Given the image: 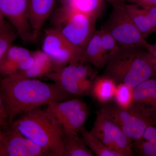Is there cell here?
<instances>
[{
  "label": "cell",
  "instance_id": "8fae6325",
  "mask_svg": "<svg viewBox=\"0 0 156 156\" xmlns=\"http://www.w3.org/2000/svg\"><path fill=\"white\" fill-rule=\"evenodd\" d=\"M28 0H0V11L23 41H34L28 19Z\"/></svg>",
  "mask_w": 156,
  "mask_h": 156
},
{
  "label": "cell",
  "instance_id": "277c9868",
  "mask_svg": "<svg viewBox=\"0 0 156 156\" xmlns=\"http://www.w3.org/2000/svg\"><path fill=\"white\" fill-rule=\"evenodd\" d=\"M53 27L82 56L95 32L97 18L80 11L61 6L51 14ZM82 61V60H81Z\"/></svg>",
  "mask_w": 156,
  "mask_h": 156
},
{
  "label": "cell",
  "instance_id": "4316f807",
  "mask_svg": "<svg viewBox=\"0 0 156 156\" xmlns=\"http://www.w3.org/2000/svg\"><path fill=\"white\" fill-rule=\"evenodd\" d=\"M2 78L0 76V126L3 127H7L9 124L8 114L5 103L2 95L1 91V83H2Z\"/></svg>",
  "mask_w": 156,
  "mask_h": 156
},
{
  "label": "cell",
  "instance_id": "6da1fadb",
  "mask_svg": "<svg viewBox=\"0 0 156 156\" xmlns=\"http://www.w3.org/2000/svg\"><path fill=\"white\" fill-rule=\"evenodd\" d=\"M1 91L10 125L20 114L53 101L67 100L72 96L55 83L26 77L19 73L2 78Z\"/></svg>",
  "mask_w": 156,
  "mask_h": 156
},
{
  "label": "cell",
  "instance_id": "9c48e42d",
  "mask_svg": "<svg viewBox=\"0 0 156 156\" xmlns=\"http://www.w3.org/2000/svg\"><path fill=\"white\" fill-rule=\"evenodd\" d=\"M95 137L121 156H133L132 142L121 128L111 120L98 112L94 125L90 131Z\"/></svg>",
  "mask_w": 156,
  "mask_h": 156
},
{
  "label": "cell",
  "instance_id": "7402d4cb",
  "mask_svg": "<svg viewBox=\"0 0 156 156\" xmlns=\"http://www.w3.org/2000/svg\"><path fill=\"white\" fill-rule=\"evenodd\" d=\"M85 143L93 154L98 156H121L116 152L109 148L106 145L95 137L90 131L84 128L80 132Z\"/></svg>",
  "mask_w": 156,
  "mask_h": 156
},
{
  "label": "cell",
  "instance_id": "9a60e30c",
  "mask_svg": "<svg viewBox=\"0 0 156 156\" xmlns=\"http://www.w3.org/2000/svg\"><path fill=\"white\" fill-rule=\"evenodd\" d=\"M47 105L46 110L59 125L75 112L87 107V104L77 99L53 101Z\"/></svg>",
  "mask_w": 156,
  "mask_h": 156
},
{
  "label": "cell",
  "instance_id": "2e32d148",
  "mask_svg": "<svg viewBox=\"0 0 156 156\" xmlns=\"http://www.w3.org/2000/svg\"><path fill=\"white\" fill-rule=\"evenodd\" d=\"M117 83L112 78L102 75L94 80L90 95L102 105L110 103L114 98Z\"/></svg>",
  "mask_w": 156,
  "mask_h": 156
},
{
  "label": "cell",
  "instance_id": "4dcf8cb0",
  "mask_svg": "<svg viewBox=\"0 0 156 156\" xmlns=\"http://www.w3.org/2000/svg\"><path fill=\"white\" fill-rule=\"evenodd\" d=\"M5 19L4 15L0 11V32L8 31L14 28L10 23L7 22Z\"/></svg>",
  "mask_w": 156,
  "mask_h": 156
},
{
  "label": "cell",
  "instance_id": "3957f363",
  "mask_svg": "<svg viewBox=\"0 0 156 156\" xmlns=\"http://www.w3.org/2000/svg\"><path fill=\"white\" fill-rule=\"evenodd\" d=\"M11 125L25 137L53 154L63 156L62 128L46 109L39 108L27 112Z\"/></svg>",
  "mask_w": 156,
  "mask_h": 156
},
{
  "label": "cell",
  "instance_id": "ac0fdd59",
  "mask_svg": "<svg viewBox=\"0 0 156 156\" xmlns=\"http://www.w3.org/2000/svg\"><path fill=\"white\" fill-rule=\"evenodd\" d=\"M101 29L95 31L84 51L82 63H89L98 68L105 67L107 63L101 48Z\"/></svg>",
  "mask_w": 156,
  "mask_h": 156
},
{
  "label": "cell",
  "instance_id": "cb8c5ba5",
  "mask_svg": "<svg viewBox=\"0 0 156 156\" xmlns=\"http://www.w3.org/2000/svg\"><path fill=\"white\" fill-rule=\"evenodd\" d=\"M101 30V48L104 57L107 63L112 56L119 50V44L115 38L106 29L103 28Z\"/></svg>",
  "mask_w": 156,
  "mask_h": 156
},
{
  "label": "cell",
  "instance_id": "f546056e",
  "mask_svg": "<svg viewBox=\"0 0 156 156\" xmlns=\"http://www.w3.org/2000/svg\"><path fill=\"white\" fill-rule=\"evenodd\" d=\"M143 138L156 144V127L153 126L148 127L144 134Z\"/></svg>",
  "mask_w": 156,
  "mask_h": 156
},
{
  "label": "cell",
  "instance_id": "52a82bcc",
  "mask_svg": "<svg viewBox=\"0 0 156 156\" xmlns=\"http://www.w3.org/2000/svg\"><path fill=\"white\" fill-rule=\"evenodd\" d=\"M100 112L121 128L131 142L143 138L146 129L155 126L156 120L145 116L134 108H123L115 105H103Z\"/></svg>",
  "mask_w": 156,
  "mask_h": 156
},
{
  "label": "cell",
  "instance_id": "603a6c76",
  "mask_svg": "<svg viewBox=\"0 0 156 156\" xmlns=\"http://www.w3.org/2000/svg\"><path fill=\"white\" fill-rule=\"evenodd\" d=\"M134 88L122 83L117 84L114 98L115 104L123 108L132 107L134 102Z\"/></svg>",
  "mask_w": 156,
  "mask_h": 156
},
{
  "label": "cell",
  "instance_id": "5bb4252c",
  "mask_svg": "<svg viewBox=\"0 0 156 156\" xmlns=\"http://www.w3.org/2000/svg\"><path fill=\"white\" fill-rule=\"evenodd\" d=\"M56 0H28V19L34 41L39 37L44 24L53 13Z\"/></svg>",
  "mask_w": 156,
  "mask_h": 156
},
{
  "label": "cell",
  "instance_id": "ffe728a7",
  "mask_svg": "<svg viewBox=\"0 0 156 156\" xmlns=\"http://www.w3.org/2000/svg\"><path fill=\"white\" fill-rule=\"evenodd\" d=\"M105 0H61L62 6L80 11L96 17H100Z\"/></svg>",
  "mask_w": 156,
  "mask_h": 156
},
{
  "label": "cell",
  "instance_id": "4fadbf2b",
  "mask_svg": "<svg viewBox=\"0 0 156 156\" xmlns=\"http://www.w3.org/2000/svg\"><path fill=\"white\" fill-rule=\"evenodd\" d=\"M34 62L31 51L13 45L0 62V75L5 77L26 71L32 66Z\"/></svg>",
  "mask_w": 156,
  "mask_h": 156
},
{
  "label": "cell",
  "instance_id": "d6986e66",
  "mask_svg": "<svg viewBox=\"0 0 156 156\" xmlns=\"http://www.w3.org/2000/svg\"><path fill=\"white\" fill-rule=\"evenodd\" d=\"M34 62L29 69L17 72L26 77L36 78L45 76L46 75L53 71V65L49 56L42 50L31 51Z\"/></svg>",
  "mask_w": 156,
  "mask_h": 156
},
{
  "label": "cell",
  "instance_id": "44dd1931",
  "mask_svg": "<svg viewBox=\"0 0 156 156\" xmlns=\"http://www.w3.org/2000/svg\"><path fill=\"white\" fill-rule=\"evenodd\" d=\"M125 7L132 22L145 38L154 32L142 7L136 4L127 3Z\"/></svg>",
  "mask_w": 156,
  "mask_h": 156
},
{
  "label": "cell",
  "instance_id": "e0dca14e",
  "mask_svg": "<svg viewBox=\"0 0 156 156\" xmlns=\"http://www.w3.org/2000/svg\"><path fill=\"white\" fill-rule=\"evenodd\" d=\"M76 131L62 128L64 153L63 156H93L94 154L88 148L83 137Z\"/></svg>",
  "mask_w": 156,
  "mask_h": 156
},
{
  "label": "cell",
  "instance_id": "f1b7e54d",
  "mask_svg": "<svg viewBox=\"0 0 156 156\" xmlns=\"http://www.w3.org/2000/svg\"><path fill=\"white\" fill-rule=\"evenodd\" d=\"M127 4H134L141 7H156V0H122Z\"/></svg>",
  "mask_w": 156,
  "mask_h": 156
},
{
  "label": "cell",
  "instance_id": "5b68a950",
  "mask_svg": "<svg viewBox=\"0 0 156 156\" xmlns=\"http://www.w3.org/2000/svg\"><path fill=\"white\" fill-rule=\"evenodd\" d=\"M106 1L112 5L113 10L104 28L120 46L143 47L152 53L153 46L146 41L134 25L126 11V3L122 0Z\"/></svg>",
  "mask_w": 156,
  "mask_h": 156
},
{
  "label": "cell",
  "instance_id": "1f68e13d",
  "mask_svg": "<svg viewBox=\"0 0 156 156\" xmlns=\"http://www.w3.org/2000/svg\"><path fill=\"white\" fill-rule=\"evenodd\" d=\"M3 132L0 131V156H2V143Z\"/></svg>",
  "mask_w": 156,
  "mask_h": 156
},
{
  "label": "cell",
  "instance_id": "484cf974",
  "mask_svg": "<svg viewBox=\"0 0 156 156\" xmlns=\"http://www.w3.org/2000/svg\"><path fill=\"white\" fill-rule=\"evenodd\" d=\"M132 147L134 151L142 156H156V144L154 143L142 139L132 142Z\"/></svg>",
  "mask_w": 156,
  "mask_h": 156
},
{
  "label": "cell",
  "instance_id": "d4e9b609",
  "mask_svg": "<svg viewBox=\"0 0 156 156\" xmlns=\"http://www.w3.org/2000/svg\"><path fill=\"white\" fill-rule=\"evenodd\" d=\"M18 37V34L14 28L8 31L0 32V62Z\"/></svg>",
  "mask_w": 156,
  "mask_h": 156
},
{
  "label": "cell",
  "instance_id": "83f0119b",
  "mask_svg": "<svg viewBox=\"0 0 156 156\" xmlns=\"http://www.w3.org/2000/svg\"><path fill=\"white\" fill-rule=\"evenodd\" d=\"M150 22L154 32L156 31V7H142Z\"/></svg>",
  "mask_w": 156,
  "mask_h": 156
},
{
  "label": "cell",
  "instance_id": "8992f818",
  "mask_svg": "<svg viewBox=\"0 0 156 156\" xmlns=\"http://www.w3.org/2000/svg\"><path fill=\"white\" fill-rule=\"evenodd\" d=\"M44 77L53 81L72 96L89 95L97 77V72L84 63L72 64Z\"/></svg>",
  "mask_w": 156,
  "mask_h": 156
},
{
  "label": "cell",
  "instance_id": "ba28073f",
  "mask_svg": "<svg viewBox=\"0 0 156 156\" xmlns=\"http://www.w3.org/2000/svg\"><path fill=\"white\" fill-rule=\"evenodd\" d=\"M41 50L51 59L53 71L61 69L68 64L82 63L81 54L55 27L45 30Z\"/></svg>",
  "mask_w": 156,
  "mask_h": 156
},
{
  "label": "cell",
  "instance_id": "7c38bea8",
  "mask_svg": "<svg viewBox=\"0 0 156 156\" xmlns=\"http://www.w3.org/2000/svg\"><path fill=\"white\" fill-rule=\"evenodd\" d=\"M132 108L156 120V77L143 82L134 89Z\"/></svg>",
  "mask_w": 156,
  "mask_h": 156
},
{
  "label": "cell",
  "instance_id": "d6a6232c",
  "mask_svg": "<svg viewBox=\"0 0 156 156\" xmlns=\"http://www.w3.org/2000/svg\"><path fill=\"white\" fill-rule=\"evenodd\" d=\"M153 52L151 54L153 55L154 57L156 60V44L155 45H153Z\"/></svg>",
  "mask_w": 156,
  "mask_h": 156
},
{
  "label": "cell",
  "instance_id": "30bf717a",
  "mask_svg": "<svg viewBox=\"0 0 156 156\" xmlns=\"http://www.w3.org/2000/svg\"><path fill=\"white\" fill-rule=\"evenodd\" d=\"M2 148V156H53L11 125L7 131L3 132Z\"/></svg>",
  "mask_w": 156,
  "mask_h": 156
},
{
  "label": "cell",
  "instance_id": "7a4b0ae2",
  "mask_svg": "<svg viewBox=\"0 0 156 156\" xmlns=\"http://www.w3.org/2000/svg\"><path fill=\"white\" fill-rule=\"evenodd\" d=\"M103 75L117 83L135 88L143 82L156 77V60L145 48L120 46L105 66Z\"/></svg>",
  "mask_w": 156,
  "mask_h": 156
}]
</instances>
